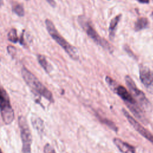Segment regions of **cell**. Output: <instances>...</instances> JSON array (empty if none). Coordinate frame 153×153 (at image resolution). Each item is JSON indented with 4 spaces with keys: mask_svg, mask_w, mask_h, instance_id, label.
Returning a JSON list of instances; mask_svg holds the SVG:
<instances>
[{
    "mask_svg": "<svg viewBox=\"0 0 153 153\" xmlns=\"http://www.w3.org/2000/svg\"><path fill=\"white\" fill-rule=\"evenodd\" d=\"M21 72L24 81L35 94L44 97L50 102H54L51 92L40 82L34 74L25 66L22 67Z\"/></svg>",
    "mask_w": 153,
    "mask_h": 153,
    "instance_id": "cell-1",
    "label": "cell"
},
{
    "mask_svg": "<svg viewBox=\"0 0 153 153\" xmlns=\"http://www.w3.org/2000/svg\"><path fill=\"white\" fill-rule=\"evenodd\" d=\"M47 31L51 38L66 51V53L74 60L79 59V53L77 48L70 44L57 30L53 23L49 19L45 21Z\"/></svg>",
    "mask_w": 153,
    "mask_h": 153,
    "instance_id": "cell-2",
    "label": "cell"
},
{
    "mask_svg": "<svg viewBox=\"0 0 153 153\" xmlns=\"http://www.w3.org/2000/svg\"><path fill=\"white\" fill-rule=\"evenodd\" d=\"M78 21L82 28L85 32L87 35L97 44L103 47L104 49L112 53L114 51L113 46L109 44L106 39L102 38L96 32V30L93 27L90 21L84 16H80L78 18Z\"/></svg>",
    "mask_w": 153,
    "mask_h": 153,
    "instance_id": "cell-3",
    "label": "cell"
},
{
    "mask_svg": "<svg viewBox=\"0 0 153 153\" xmlns=\"http://www.w3.org/2000/svg\"><path fill=\"white\" fill-rule=\"evenodd\" d=\"M125 81L130 93L142 109L149 110L151 108V103L146 98L143 92L137 87L132 78L130 76L126 75L125 76Z\"/></svg>",
    "mask_w": 153,
    "mask_h": 153,
    "instance_id": "cell-4",
    "label": "cell"
},
{
    "mask_svg": "<svg viewBox=\"0 0 153 153\" xmlns=\"http://www.w3.org/2000/svg\"><path fill=\"white\" fill-rule=\"evenodd\" d=\"M18 124L22 142V153H32V134L26 118L22 115L19 116L18 118Z\"/></svg>",
    "mask_w": 153,
    "mask_h": 153,
    "instance_id": "cell-5",
    "label": "cell"
},
{
    "mask_svg": "<svg viewBox=\"0 0 153 153\" xmlns=\"http://www.w3.org/2000/svg\"><path fill=\"white\" fill-rule=\"evenodd\" d=\"M0 100L2 121L4 124L8 125L13 122L14 118V113L10 103L9 96L2 87H1L0 91Z\"/></svg>",
    "mask_w": 153,
    "mask_h": 153,
    "instance_id": "cell-6",
    "label": "cell"
},
{
    "mask_svg": "<svg viewBox=\"0 0 153 153\" xmlns=\"http://www.w3.org/2000/svg\"><path fill=\"white\" fill-rule=\"evenodd\" d=\"M139 78L148 92L153 94V72L148 67L141 65L139 68Z\"/></svg>",
    "mask_w": 153,
    "mask_h": 153,
    "instance_id": "cell-7",
    "label": "cell"
},
{
    "mask_svg": "<svg viewBox=\"0 0 153 153\" xmlns=\"http://www.w3.org/2000/svg\"><path fill=\"white\" fill-rule=\"evenodd\" d=\"M123 112L130 124L133 127V128L139 133L143 137H144L145 139L148 140L150 142H151L153 145V134L146 128H145L144 127H143L137 121H136L133 117H131L128 112L125 110L124 109H123Z\"/></svg>",
    "mask_w": 153,
    "mask_h": 153,
    "instance_id": "cell-8",
    "label": "cell"
},
{
    "mask_svg": "<svg viewBox=\"0 0 153 153\" xmlns=\"http://www.w3.org/2000/svg\"><path fill=\"white\" fill-rule=\"evenodd\" d=\"M112 90L121 98L127 106L138 104L131 93L128 92L127 89L123 85L117 84Z\"/></svg>",
    "mask_w": 153,
    "mask_h": 153,
    "instance_id": "cell-9",
    "label": "cell"
},
{
    "mask_svg": "<svg viewBox=\"0 0 153 153\" xmlns=\"http://www.w3.org/2000/svg\"><path fill=\"white\" fill-rule=\"evenodd\" d=\"M113 142L122 153H135V148L134 146L123 141L119 138H114Z\"/></svg>",
    "mask_w": 153,
    "mask_h": 153,
    "instance_id": "cell-10",
    "label": "cell"
},
{
    "mask_svg": "<svg viewBox=\"0 0 153 153\" xmlns=\"http://www.w3.org/2000/svg\"><path fill=\"white\" fill-rule=\"evenodd\" d=\"M37 59L39 65L42 66L44 71L48 74L50 73L53 69V67L51 64L47 60L46 57L44 55L38 54L37 56Z\"/></svg>",
    "mask_w": 153,
    "mask_h": 153,
    "instance_id": "cell-11",
    "label": "cell"
},
{
    "mask_svg": "<svg viewBox=\"0 0 153 153\" xmlns=\"http://www.w3.org/2000/svg\"><path fill=\"white\" fill-rule=\"evenodd\" d=\"M149 26V21L147 18L140 17L139 18L134 24L135 31H140L142 29H146Z\"/></svg>",
    "mask_w": 153,
    "mask_h": 153,
    "instance_id": "cell-12",
    "label": "cell"
},
{
    "mask_svg": "<svg viewBox=\"0 0 153 153\" xmlns=\"http://www.w3.org/2000/svg\"><path fill=\"white\" fill-rule=\"evenodd\" d=\"M121 17V14H118L115 17H114L110 22L109 29V38L111 39L114 36V30L116 27L117 26V25L120 22Z\"/></svg>",
    "mask_w": 153,
    "mask_h": 153,
    "instance_id": "cell-13",
    "label": "cell"
},
{
    "mask_svg": "<svg viewBox=\"0 0 153 153\" xmlns=\"http://www.w3.org/2000/svg\"><path fill=\"white\" fill-rule=\"evenodd\" d=\"M32 124L33 127L39 132H42L44 130V126L43 121L39 117H32Z\"/></svg>",
    "mask_w": 153,
    "mask_h": 153,
    "instance_id": "cell-14",
    "label": "cell"
},
{
    "mask_svg": "<svg viewBox=\"0 0 153 153\" xmlns=\"http://www.w3.org/2000/svg\"><path fill=\"white\" fill-rule=\"evenodd\" d=\"M97 118L99 119V120L100 121V123H103V124L106 125V126H108V127H109L111 129H112V130L115 131V132H117L118 131V127H117V126L110 120L106 118H102V117L100 116L99 115H98L97 114H96Z\"/></svg>",
    "mask_w": 153,
    "mask_h": 153,
    "instance_id": "cell-15",
    "label": "cell"
},
{
    "mask_svg": "<svg viewBox=\"0 0 153 153\" xmlns=\"http://www.w3.org/2000/svg\"><path fill=\"white\" fill-rule=\"evenodd\" d=\"M8 39L13 43H16L18 41H19V39L18 38L17 34V30L16 29H11L8 35H7Z\"/></svg>",
    "mask_w": 153,
    "mask_h": 153,
    "instance_id": "cell-16",
    "label": "cell"
},
{
    "mask_svg": "<svg viewBox=\"0 0 153 153\" xmlns=\"http://www.w3.org/2000/svg\"><path fill=\"white\" fill-rule=\"evenodd\" d=\"M13 11L17 16L23 17L25 15V10L23 7L20 4H15L13 6Z\"/></svg>",
    "mask_w": 153,
    "mask_h": 153,
    "instance_id": "cell-17",
    "label": "cell"
},
{
    "mask_svg": "<svg viewBox=\"0 0 153 153\" xmlns=\"http://www.w3.org/2000/svg\"><path fill=\"white\" fill-rule=\"evenodd\" d=\"M44 153H56V151L49 143H47L44 147Z\"/></svg>",
    "mask_w": 153,
    "mask_h": 153,
    "instance_id": "cell-18",
    "label": "cell"
},
{
    "mask_svg": "<svg viewBox=\"0 0 153 153\" xmlns=\"http://www.w3.org/2000/svg\"><path fill=\"white\" fill-rule=\"evenodd\" d=\"M7 51L12 57H14L16 54V48L12 45H8L7 47Z\"/></svg>",
    "mask_w": 153,
    "mask_h": 153,
    "instance_id": "cell-19",
    "label": "cell"
},
{
    "mask_svg": "<svg viewBox=\"0 0 153 153\" xmlns=\"http://www.w3.org/2000/svg\"><path fill=\"white\" fill-rule=\"evenodd\" d=\"M124 49L125 50V51H126L130 56H131V57H135L134 54L133 53V52L131 51V50L130 49V48H129L127 45H124Z\"/></svg>",
    "mask_w": 153,
    "mask_h": 153,
    "instance_id": "cell-20",
    "label": "cell"
},
{
    "mask_svg": "<svg viewBox=\"0 0 153 153\" xmlns=\"http://www.w3.org/2000/svg\"><path fill=\"white\" fill-rule=\"evenodd\" d=\"M47 2H48L51 7H55L56 5V3L54 0H45Z\"/></svg>",
    "mask_w": 153,
    "mask_h": 153,
    "instance_id": "cell-21",
    "label": "cell"
},
{
    "mask_svg": "<svg viewBox=\"0 0 153 153\" xmlns=\"http://www.w3.org/2000/svg\"><path fill=\"white\" fill-rule=\"evenodd\" d=\"M140 3L142 4H148L149 2V0H137Z\"/></svg>",
    "mask_w": 153,
    "mask_h": 153,
    "instance_id": "cell-22",
    "label": "cell"
},
{
    "mask_svg": "<svg viewBox=\"0 0 153 153\" xmlns=\"http://www.w3.org/2000/svg\"><path fill=\"white\" fill-rule=\"evenodd\" d=\"M151 17L153 19V12L151 13Z\"/></svg>",
    "mask_w": 153,
    "mask_h": 153,
    "instance_id": "cell-23",
    "label": "cell"
},
{
    "mask_svg": "<svg viewBox=\"0 0 153 153\" xmlns=\"http://www.w3.org/2000/svg\"><path fill=\"white\" fill-rule=\"evenodd\" d=\"M26 1H29V0H26Z\"/></svg>",
    "mask_w": 153,
    "mask_h": 153,
    "instance_id": "cell-24",
    "label": "cell"
}]
</instances>
